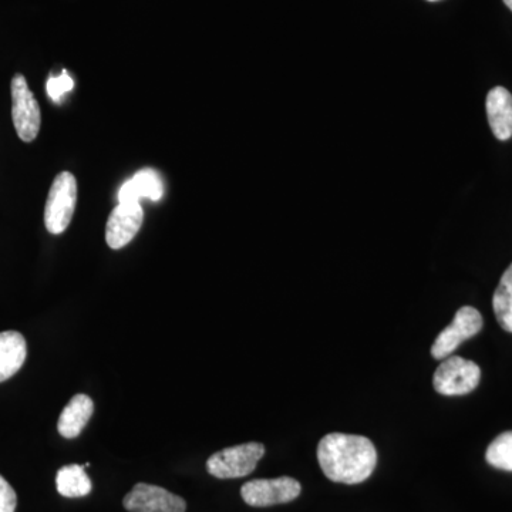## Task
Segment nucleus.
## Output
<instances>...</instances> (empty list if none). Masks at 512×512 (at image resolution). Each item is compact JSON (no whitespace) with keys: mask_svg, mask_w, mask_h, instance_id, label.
<instances>
[{"mask_svg":"<svg viewBox=\"0 0 512 512\" xmlns=\"http://www.w3.org/2000/svg\"><path fill=\"white\" fill-rule=\"evenodd\" d=\"M28 345L22 333L6 330L0 333V383L6 382L22 369Z\"/></svg>","mask_w":512,"mask_h":512,"instance_id":"9b49d317","label":"nucleus"},{"mask_svg":"<svg viewBox=\"0 0 512 512\" xmlns=\"http://www.w3.org/2000/svg\"><path fill=\"white\" fill-rule=\"evenodd\" d=\"M77 202V183L73 174L60 173L53 181L45 208V225L53 235H60L69 228Z\"/></svg>","mask_w":512,"mask_h":512,"instance_id":"f03ea898","label":"nucleus"},{"mask_svg":"<svg viewBox=\"0 0 512 512\" xmlns=\"http://www.w3.org/2000/svg\"><path fill=\"white\" fill-rule=\"evenodd\" d=\"M504 3H505V5L508 6V8H510V10L512 12V0H504Z\"/></svg>","mask_w":512,"mask_h":512,"instance_id":"6ab92c4d","label":"nucleus"},{"mask_svg":"<svg viewBox=\"0 0 512 512\" xmlns=\"http://www.w3.org/2000/svg\"><path fill=\"white\" fill-rule=\"evenodd\" d=\"M485 460L498 470L512 471V431L500 434L488 446Z\"/></svg>","mask_w":512,"mask_h":512,"instance_id":"dca6fc26","label":"nucleus"},{"mask_svg":"<svg viewBox=\"0 0 512 512\" xmlns=\"http://www.w3.org/2000/svg\"><path fill=\"white\" fill-rule=\"evenodd\" d=\"M18 505V497L12 485L0 476V512H15Z\"/></svg>","mask_w":512,"mask_h":512,"instance_id":"a211bd4d","label":"nucleus"},{"mask_svg":"<svg viewBox=\"0 0 512 512\" xmlns=\"http://www.w3.org/2000/svg\"><path fill=\"white\" fill-rule=\"evenodd\" d=\"M429 2H437V0H429Z\"/></svg>","mask_w":512,"mask_h":512,"instance_id":"aec40b11","label":"nucleus"},{"mask_svg":"<svg viewBox=\"0 0 512 512\" xmlns=\"http://www.w3.org/2000/svg\"><path fill=\"white\" fill-rule=\"evenodd\" d=\"M12 119L20 140L32 143L42 124L39 103L30 92L25 76L16 74L12 80Z\"/></svg>","mask_w":512,"mask_h":512,"instance_id":"39448f33","label":"nucleus"},{"mask_svg":"<svg viewBox=\"0 0 512 512\" xmlns=\"http://www.w3.org/2000/svg\"><path fill=\"white\" fill-rule=\"evenodd\" d=\"M56 487L59 494L66 498L86 497L92 493V481L86 474V468L79 464L60 468L56 476Z\"/></svg>","mask_w":512,"mask_h":512,"instance_id":"4468645a","label":"nucleus"},{"mask_svg":"<svg viewBox=\"0 0 512 512\" xmlns=\"http://www.w3.org/2000/svg\"><path fill=\"white\" fill-rule=\"evenodd\" d=\"M93 412V400L86 394H76L60 414L57 430L64 439H76L89 423Z\"/></svg>","mask_w":512,"mask_h":512,"instance_id":"f8f14e48","label":"nucleus"},{"mask_svg":"<svg viewBox=\"0 0 512 512\" xmlns=\"http://www.w3.org/2000/svg\"><path fill=\"white\" fill-rule=\"evenodd\" d=\"M483 329V316L473 306H463L454 316L451 325L441 330L434 340L431 355L434 359L444 360L464 342L480 333Z\"/></svg>","mask_w":512,"mask_h":512,"instance_id":"0eeeda50","label":"nucleus"},{"mask_svg":"<svg viewBox=\"0 0 512 512\" xmlns=\"http://www.w3.org/2000/svg\"><path fill=\"white\" fill-rule=\"evenodd\" d=\"M318 461L333 483L360 484L375 471L377 451L367 437L330 433L319 441Z\"/></svg>","mask_w":512,"mask_h":512,"instance_id":"f257e3e1","label":"nucleus"},{"mask_svg":"<svg viewBox=\"0 0 512 512\" xmlns=\"http://www.w3.org/2000/svg\"><path fill=\"white\" fill-rule=\"evenodd\" d=\"M163 194L164 187L160 175L151 168H146V170L138 171L120 188L119 202H140L143 198L160 201Z\"/></svg>","mask_w":512,"mask_h":512,"instance_id":"ddd939ff","label":"nucleus"},{"mask_svg":"<svg viewBox=\"0 0 512 512\" xmlns=\"http://www.w3.org/2000/svg\"><path fill=\"white\" fill-rule=\"evenodd\" d=\"M74 82L69 73L63 72L60 76L50 77L47 82V94L50 99L59 103L63 99L64 94L69 93L73 89Z\"/></svg>","mask_w":512,"mask_h":512,"instance_id":"f3484780","label":"nucleus"},{"mask_svg":"<svg viewBox=\"0 0 512 512\" xmlns=\"http://www.w3.org/2000/svg\"><path fill=\"white\" fill-rule=\"evenodd\" d=\"M481 379V369L471 360L460 356H448L437 367L433 386L443 396H464L473 392Z\"/></svg>","mask_w":512,"mask_h":512,"instance_id":"20e7f679","label":"nucleus"},{"mask_svg":"<svg viewBox=\"0 0 512 512\" xmlns=\"http://www.w3.org/2000/svg\"><path fill=\"white\" fill-rule=\"evenodd\" d=\"M488 123L498 140L512 137V96L504 87H494L485 101Z\"/></svg>","mask_w":512,"mask_h":512,"instance_id":"9d476101","label":"nucleus"},{"mask_svg":"<svg viewBox=\"0 0 512 512\" xmlns=\"http://www.w3.org/2000/svg\"><path fill=\"white\" fill-rule=\"evenodd\" d=\"M124 508L130 512H185L187 504L184 498L178 497L158 485L138 483L124 497Z\"/></svg>","mask_w":512,"mask_h":512,"instance_id":"6e6552de","label":"nucleus"},{"mask_svg":"<svg viewBox=\"0 0 512 512\" xmlns=\"http://www.w3.org/2000/svg\"><path fill=\"white\" fill-rule=\"evenodd\" d=\"M493 308L501 328L512 333V264L501 276L500 284L494 293Z\"/></svg>","mask_w":512,"mask_h":512,"instance_id":"2eb2a0df","label":"nucleus"},{"mask_svg":"<svg viewBox=\"0 0 512 512\" xmlns=\"http://www.w3.org/2000/svg\"><path fill=\"white\" fill-rule=\"evenodd\" d=\"M265 454L261 443H245L228 447L212 454L207 461V470L211 476L228 480V478L247 477L255 470Z\"/></svg>","mask_w":512,"mask_h":512,"instance_id":"7ed1b4c3","label":"nucleus"},{"mask_svg":"<svg viewBox=\"0 0 512 512\" xmlns=\"http://www.w3.org/2000/svg\"><path fill=\"white\" fill-rule=\"evenodd\" d=\"M144 211L140 202H120L111 212L106 227V241L111 249L126 247L143 225Z\"/></svg>","mask_w":512,"mask_h":512,"instance_id":"1a4fd4ad","label":"nucleus"},{"mask_svg":"<svg viewBox=\"0 0 512 512\" xmlns=\"http://www.w3.org/2000/svg\"><path fill=\"white\" fill-rule=\"evenodd\" d=\"M299 481L291 477L272 480H252L242 485V500L251 507L265 508L272 505L291 503L301 495Z\"/></svg>","mask_w":512,"mask_h":512,"instance_id":"423d86ee","label":"nucleus"}]
</instances>
